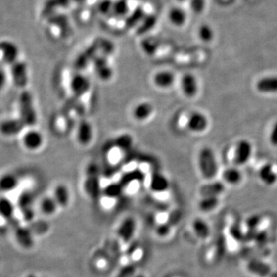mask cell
<instances>
[{
  "label": "cell",
  "instance_id": "obj_14",
  "mask_svg": "<svg viewBox=\"0 0 277 277\" xmlns=\"http://www.w3.org/2000/svg\"><path fill=\"white\" fill-rule=\"evenodd\" d=\"M0 52L5 62L14 63L17 59L19 50L16 44L12 42L3 41L0 43Z\"/></svg>",
  "mask_w": 277,
  "mask_h": 277
},
{
  "label": "cell",
  "instance_id": "obj_21",
  "mask_svg": "<svg viewBox=\"0 0 277 277\" xmlns=\"http://www.w3.org/2000/svg\"><path fill=\"white\" fill-rule=\"evenodd\" d=\"M259 177L262 182L267 185H273L277 181V174L270 163H266L262 166L259 171Z\"/></svg>",
  "mask_w": 277,
  "mask_h": 277
},
{
  "label": "cell",
  "instance_id": "obj_27",
  "mask_svg": "<svg viewBox=\"0 0 277 277\" xmlns=\"http://www.w3.org/2000/svg\"><path fill=\"white\" fill-rule=\"evenodd\" d=\"M123 189L124 188L120 182L112 183L102 189V194L109 199H116L121 195Z\"/></svg>",
  "mask_w": 277,
  "mask_h": 277
},
{
  "label": "cell",
  "instance_id": "obj_37",
  "mask_svg": "<svg viewBox=\"0 0 277 277\" xmlns=\"http://www.w3.org/2000/svg\"><path fill=\"white\" fill-rule=\"evenodd\" d=\"M171 232V226L169 223H163L156 227V232L158 236L161 238L166 237Z\"/></svg>",
  "mask_w": 277,
  "mask_h": 277
},
{
  "label": "cell",
  "instance_id": "obj_11",
  "mask_svg": "<svg viewBox=\"0 0 277 277\" xmlns=\"http://www.w3.org/2000/svg\"><path fill=\"white\" fill-rule=\"evenodd\" d=\"M152 83L157 88L168 90L176 83V76L170 70L158 71L152 77Z\"/></svg>",
  "mask_w": 277,
  "mask_h": 277
},
{
  "label": "cell",
  "instance_id": "obj_20",
  "mask_svg": "<svg viewBox=\"0 0 277 277\" xmlns=\"http://www.w3.org/2000/svg\"><path fill=\"white\" fill-rule=\"evenodd\" d=\"M145 173H143V171L139 169H134V170L126 172L122 176L119 182L123 185V188H125L132 183L142 182V180H145Z\"/></svg>",
  "mask_w": 277,
  "mask_h": 277
},
{
  "label": "cell",
  "instance_id": "obj_5",
  "mask_svg": "<svg viewBox=\"0 0 277 277\" xmlns=\"http://www.w3.org/2000/svg\"><path fill=\"white\" fill-rule=\"evenodd\" d=\"M180 89L187 98H193L197 95L199 84L196 76L192 73H185L180 79Z\"/></svg>",
  "mask_w": 277,
  "mask_h": 277
},
{
  "label": "cell",
  "instance_id": "obj_26",
  "mask_svg": "<svg viewBox=\"0 0 277 277\" xmlns=\"http://www.w3.org/2000/svg\"><path fill=\"white\" fill-rule=\"evenodd\" d=\"M58 207L59 206L55 202L53 196H46L42 199L41 203H40V210L42 213L47 216L53 215L55 212L57 211Z\"/></svg>",
  "mask_w": 277,
  "mask_h": 277
},
{
  "label": "cell",
  "instance_id": "obj_2",
  "mask_svg": "<svg viewBox=\"0 0 277 277\" xmlns=\"http://www.w3.org/2000/svg\"><path fill=\"white\" fill-rule=\"evenodd\" d=\"M87 173V177L83 185L84 190L91 199H98L102 191L99 177V168L95 165L91 164L89 166Z\"/></svg>",
  "mask_w": 277,
  "mask_h": 277
},
{
  "label": "cell",
  "instance_id": "obj_10",
  "mask_svg": "<svg viewBox=\"0 0 277 277\" xmlns=\"http://www.w3.org/2000/svg\"><path fill=\"white\" fill-rule=\"evenodd\" d=\"M90 81L87 76L83 74L74 75L70 81L72 92L76 96H83L90 89Z\"/></svg>",
  "mask_w": 277,
  "mask_h": 277
},
{
  "label": "cell",
  "instance_id": "obj_19",
  "mask_svg": "<svg viewBox=\"0 0 277 277\" xmlns=\"http://www.w3.org/2000/svg\"><path fill=\"white\" fill-rule=\"evenodd\" d=\"M16 240L21 246L26 249L31 248L33 245L31 229L26 227H18L16 231Z\"/></svg>",
  "mask_w": 277,
  "mask_h": 277
},
{
  "label": "cell",
  "instance_id": "obj_15",
  "mask_svg": "<svg viewBox=\"0 0 277 277\" xmlns=\"http://www.w3.org/2000/svg\"><path fill=\"white\" fill-rule=\"evenodd\" d=\"M256 88L262 93L277 92V76H268L263 77L256 83Z\"/></svg>",
  "mask_w": 277,
  "mask_h": 277
},
{
  "label": "cell",
  "instance_id": "obj_25",
  "mask_svg": "<svg viewBox=\"0 0 277 277\" xmlns=\"http://www.w3.org/2000/svg\"><path fill=\"white\" fill-rule=\"evenodd\" d=\"M194 232L200 239H206L210 235V226L203 219L197 218L192 223Z\"/></svg>",
  "mask_w": 277,
  "mask_h": 277
},
{
  "label": "cell",
  "instance_id": "obj_23",
  "mask_svg": "<svg viewBox=\"0 0 277 277\" xmlns=\"http://www.w3.org/2000/svg\"><path fill=\"white\" fill-rule=\"evenodd\" d=\"M113 146L123 152L130 150L134 145V138L130 134H122L117 136L113 141Z\"/></svg>",
  "mask_w": 277,
  "mask_h": 277
},
{
  "label": "cell",
  "instance_id": "obj_12",
  "mask_svg": "<svg viewBox=\"0 0 277 277\" xmlns=\"http://www.w3.org/2000/svg\"><path fill=\"white\" fill-rule=\"evenodd\" d=\"M253 147L249 141L246 139H242L239 141L235 151V163L237 165H243L249 161V158L251 157Z\"/></svg>",
  "mask_w": 277,
  "mask_h": 277
},
{
  "label": "cell",
  "instance_id": "obj_29",
  "mask_svg": "<svg viewBox=\"0 0 277 277\" xmlns=\"http://www.w3.org/2000/svg\"><path fill=\"white\" fill-rule=\"evenodd\" d=\"M224 180L228 184L235 185L238 184L242 180V173L237 168L231 167L227 169L223 174Z\"/></svg>",
  "mask_w": 277,
  "mask_h": 277
},
{
  "label": "cell",
  "instance_id": "obj_1",
  "mask_svg": "<svg viewBox=\"0 0 277 277\" xmlns=\"http://www.w3.org/2000/svg\"><path fill=\"white\" fill-rule=\"evenodd\" d=\"M199 171L204 178L213 179L218 173V163L214 152L210 147L201 149L198 156Z\"/></svg>",
  "mask_w": 277,
  "mask_h": 277
},
{
  "label": "cell",
  "instance_id": "obj_17",
  "mask_svg": "<svg viewBox=\"0 0 277 277\" xmlns=\"http://www.w3.org/2000/svg\"><path fill=\"white\" fill-rule=\"evenodd\" d=\"M53 198L59 207L65 208L69 205L70 201V192L66 185L59 184L55 187Z\"/></svg>",
  "mask_w": 277,
  "mask_h": 277
},
{
  "label": "cell",
  "instance_id": "obj_7",
  "mask_svg": "<svg viewBox=\"0 0 277 277\" xmlns=\"http://www.w3.org/2000/svg\"><path fill=\"white\" fill-rule=\"evenodd\" d=\"M137 230V221L134 217L125 218L118 227L117 234L119 237L125 242H128L133 239Z\"/></svg>",
  "mask_w": 277,
  "mask_h": 277
},
{
  "label": "cell",
  "instance_id": "obj_28",
  "mask_svg": "<svg viewBox=\"0 0 277 277\" xmlns=\"http://www.w3.org/2000/svg\"><path fill=\"white\" fill-rule=\"evenodd\" d=\"M219 205V198L217 196H203L199 201V208L201 211L208 213L213 211Z\"/></svg>",
  "mask_w": 277,
  "mask_h": 277
},
{
  "label": "cell",
  "instance_id": "obj_16",
  "mask_svg": "<svg viewBox=\"0 0 277 277\" xmlns=\"http://www.w3.org/2000/svg\"><path fill=\"white\" fill-rule=\"evenodd\" d=\"M168 19L173 26L182 27L186 23L187 14L185 11L180 7H172L168 12Z\"/></svg>",
  "mask_w": 277,
  "mask_h": 277
},
{
  "label": "cell",
  "instance_id": "obj_4",
  "mask_svg": "<svg viewBox=\"0 0 277 277\" xmlns=\"http://www.w3.org/2000/svg\"><path fill=\"white\" fill-rule=\"evenodd\" d=\"M22 143L27 150L37 151L44 145V137L39 130H28L22 137Z\"/></svg>",
  "mask_w": 277,
  "mask_h": 277
},
{
  "label": "cell",
  "instance_id": "obj_39",
  "mask_svg": "<svg viewBox=\"0 0 277 277\" xmlns=\"http://www.w3.org/2000/svg\"><path fill=\"white\" fill-rule=\"evenodd\" d=\"M260 221H261V217L259 215H253L247 219L246 224L249 229L254 230L260 224Z\"/></svg>",
  "mask_w": 277,
  "mask_h": 277
},
{
  "label": "cell",
  "instance_id": "obj_41",
  "mask_svg": "<svg viewBox=\"0 0 277 277\" xmlns=\"http://www.w3.org/2000/svg\"><path fill=\"white\" fill-rule=\"evenodd\" d=\"M254 239H256V242H265L267 239V234L265 232H259V233L255 234Z\"/></svg>",
  "mask_w": 277,
  "mask_h": 277
},
{
  "label": "cell",
  "instance_id": "obj_32",
  "mask_svg": "<svg viewBox=\"0 0 277 277\" xmlns=\"http://www.w3.org/2000/svg\"><path fill=\"white\" fill-rule=\"evenodd\" d=\"M199 39L204 43H210L214 38V32L213 28L208 24H203L199 26L198 31Z\"/></svg>",
  "mask_w": 277,
  "mask_h": 277
},
{
  "label": "cell",
  "instance_id": "obj_44",
  "mask_svg": "<svg viewBox=\"0 0 277 277\" xmlns=\"http://www.w3.org/2000/svg\"><path fill=\"white\" fill-rule=\"evenodd\" d=\"M26 277H37L36 276L33 275V274H30V275L27 276Z\"/></svg>",
  "mask_w": 277,
  "mask_h": 277
},
{
  "label": "cell",
  "instance_id": "obj_33",
  "mask_svg": "<svg viewBox=\"0 0 277 277\" xmlns=\"http://www.w3.org/2000/svg\"><path fill=\"white\" fill-rule=\"evenodd\" d=\"M129 4L127 0H117L113 2V10L112 12L116 16H125L129 13Z\"/></svg>",
  "mask_w": 277,
  "mask_h": 277
},
{
  "label": "cell",
  "instance_id": "obj_24",
  "mask_svg": "<svg viewBox=\"0 0 277 277\" xmlns=\"http://www.w3.org/2000/svg\"><path fill=\"white\" fill-rule=\"evenodd\" d=\"M19 180L12 173H5L0 177V190L2 192H11L16 189Z\"/></svg>",
  "mask_w": 277,
  "mask_h": 277
},
{
  "label": "cell",
  "instance_id": "obj_3",
  "mask_svg": "<svg viewBox=\"0 0 277 277\" xmlns=\"http://www.w3.org/2000/svg\"><path fill=\"white\" fill-rule=\"evenodd\" d=\"M209 126V120L206 115L201 112L195 111L187 118L186 127L189 131L195 134L203 133Z\"/></svg>",
  "mask_w": 277,
  "mask_h": 277
},
{
  "label": "cell",
  "instance_id": "obj_6",
  "mask_svg": "<svg viewBox=\"0 0 277 277\" xmlns=\"http://www.w3.org/2000/svg\"><path fill=\"white\" fill-rule=\"evenodd\" d=\"M94 132L92 124L87 120H83L79 123L76 130V139L82 146H87L93 139Z\"/></svg>",
  "mask_w": 277,
  "mask_h": 277
},
{
  "label": "cell",
  "instance_id": "obj_35",
  "mask_svg": "<svg viewBox=\"0 0 277 277\" xmlns=\"http://www.w3.org/2000/svg\"><path fill=\"white\" fill-rule=\"evenodd\" d=\"M191 10L195 14L203 13L206 8V0H189Z\"/></svg>",
  "mask_w": 277,
  "mask_h": 277
},
{
  "label": "cell",
  "instance_id": "obj_31",
  "mask_svg": "<svg viewBox=\"0 0 277 277\" xmlns=\"http://www.w3.org/2000/svg\"><path fill=\"white\" fill-rule=\"evenodd\" d=\"M145 16L144 9L140 7H138L134 12H132L129 16L128 19L127 21V25L128 27H134V26H137V23L142 22Z\"/></svg>",
  "mask_w": 277,
  "mask_h": 277
},
{
  "label": "cell",
  "instance_id": "obj_40",
  "mask_svg": "<svg viewBox=\"0 0 277 277\" xmlns=\"http://www.w3.org/2000/svg\"><path fill=\"white\" fill-rule=\"evenodd\" d=\"M270 142L274 146H277V121L274 123L270 132Z\"/></svg>",
  "mask_w": 277,
  "mask_h": 277
},
{
  "label": "cell",
  "instance_id": "obj_9",
  "mask_svg": "<svg viewBox=\"0 0 277 277\" xmlns=\"http://www.w3.org/2000/svg\"><path fill=\"white\" fill-rule=\"evenodd\" d=\"M94 69L97 76L103 81L110 80L113 75V69L108 62L106 55H100L93 61Z\"/></svg>",
  "mask_w": 277,
  "mask_h": 277
},
{
  "label": "cell",
  "instance_id": "obj_30",
  "mask_svg": "<svg viewBox=\"0 0 277 277\" xmlns=\"http://www.w3.org/2000/svg\"><path fill=\"white\" fill-rule=\"evenodd\" d=\"M14 214V206L9 199L6 198L0 199V216L5 220H10Z\"/></svg>",
  "mask_w": 277,
  "mask_h": 277
},
{
  "label": "cell",
  "instance_id": "obj_8",
  "mask_svg": "<svg viewBox=\"0 0 277 277\" xmlns=\"http://www.w3.org/2000/svg\"><path fill=\"white\" fill-rule=\"evenodd\" d=\"M154 113L152 104L147 101L138 102L132 110V116L136 121L142 123L147 121Z\"/></svg>",
  "mask_w": 277,
  "mask_h": 277
},
{
  "label": "cell",
  "instance_id": "obj_18",
  "mask_svg": "<svg viewBox=\"0 0 277 277\" xmlns=\"http://www.w3.org/2000/svg\"><path fill=\"white\" fill-rule=\"evenodd\" d=\"M225 190V186L224 184L219 181L209 183L201 186L199 189V193L202 197L203 196H217L218 197L220 194L223 193Z\"/></svg>",
  "mask_w": 277,
  "mask_h": 277
},
{
  "label": "cell",
  "instance_id": "obj_13",
  "mask_svg": "<svg viewBox=\"0 0 277 277\" xmlns=\"http://www.w3.org/2000/svg\"><path fill=\"white\" fill-rule=\"evenodd\" d=\"M170 188V181L166 176L159 172L152 173L149 180V189L153 192L161 193Z\"/></svg>",
  "mask_w": 277,
  "mask_h": 277
},
{
  "label": "cell",
  "instance_id": "obj_42",
  "mask_svg": "<svg viewBox=\"0 0 277 277\" xmlns=\"http://www.w3.org/2000/svg\"><path fill=\"white\" fill-rule=\"evenodd\" d=\"M134 277H146L143 274H137V275L134 276Z\"/></svg>",
  "mask_w": 277,
  "mask_h": 277
},
{
  "label": "cell",
  "instance_id": "obj_22",
  "mask_svg": "<svg viewBox=\"0 0 277 277\" xmlns=\"http://www.w3.org/2000/svg\"><path fill=\"white\" fill-rule=\"evenodd\" d=\"M247 268L249 272L261 277H267L271 272V267L261 260H251L248 263Z\"/></svg>",
  "mask_w": 277,
  "mask_h": 277
},
{
  "label": "cell",
  "instance_id": "obj_43",
  "mask_svg": "<svg viewBox=\"0 0 277 277\" xmlns=\"http://www.w3.org/2000/svg\"><path fill=\"white\" fill-rule=\"evenodd\" d=\"M177 2H180V3H183V2H186L188 0H177Z\"/></svg>",
  "mask_w": 277,
  "mask_h": 277
},
{
  "label": "cell",
  "instance_id": "obj_38",
  "mask_svg": "<svg viewBox=\"0 0 277 277\" xmlns=\"http://www.w3.org/2000/svg\"><path fill=\"white\" fill-rule=\"evenodd\" d=\"M113 2L112 0H103L99 5V9L101 13L107 14L112 12L113 10Z\"/></svg>",
  "mask_w": 277,
  "mask_h": 277
},
{
  "label": "cell",
  "instance_id": "obj_36",
  "mask_svg": "<svg viewBox=\"0 0 277 277\" xmlns=\"http://www.w3.org/2000/svg\"><path fill=\"white\" fill-rule=\"evenodd\" d=\"M135 272V266L134 264H127L120 270L116 277H134Z\"/></svg>",
  "mask_w": 277,
  "mask_h": 277
},
{
  "label": "cell",
  "instance_id": "obj_34",
  "mask_svg": "<svg viewBox=\"0 0 277 277\" xmlns=\"http://www.w3.org/2000/svg\"><path fill=\"white\" fill-rule=\"evenodd\" d=\"M156 19L155 16H149L147 17H144L142 19V22H141V26L138 28V31L141 34H143V33H147L149 32L151 29L154 27L155 25H156Z\"/></svg>",
  "mask_w": 277,
  "mask_h": 277
}]
</instances>
